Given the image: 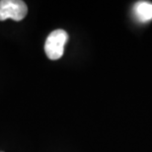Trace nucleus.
<instances>
[{
	"instance_id": "obj_1",
	"label": "nucleus",
	"mask_w": 152,
	"mask_h": 152,
	"mask_svg": "<svg viewBox=\"0 0 152 152\" xmlns=\"http://www.w3.org/2000/svg\"><path fill=\"white\" fill-rule=\"evenodd\" d=\"M68 41V34L64 30H54L48 36L45 42V51L51 60L59 59L64 53L65 44Z\"/></svg>"
},
{
	"instance_id": "obj_2",
	"label": "nucleus",
	"mask_w": 152,
	"mask_h": 152,
	"mask_svg": "<svg viewBox=\"0 0 152 152\" xmlns=\"http://www.w3.org/2000/svg\"><path fill=\"white\" fill-rule=\"evenodd\" d=\"M28 14L26 3L21 0H0V21H21Z\"/></svg>"
},
{
	"instance_id": "obj_3",
	"label": "nucleus",
	"mask_w": 152,
	"mask_h": 152,
	"mask_svg": "<svg viewBox=\"0 0 152 152\" xmlns=\"http://www.w3.org/2000/svg\"><path fill=\"white\" fill-rule=\"evenodd\" d=\"M133 13L139 22H149L152 20V3L148 1L136 2L133 6Z\"/></svg>"
}]
</instances>
